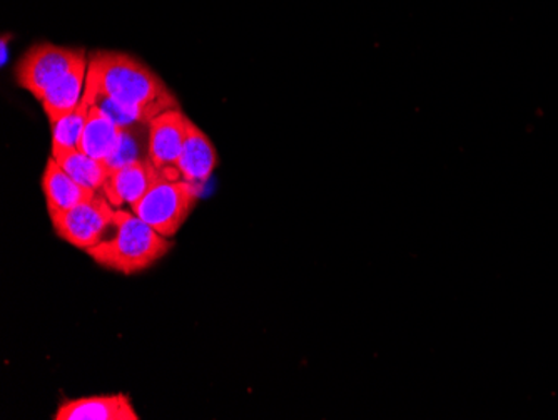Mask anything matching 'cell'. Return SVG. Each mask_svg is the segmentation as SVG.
<instances>
[{"instance_id": "obj_1", "label": "cell", "mask_w": 558, "mask_h": 420, "mask_svg": "<svg viewBox=\"0 0 558 420\" xmlns=\"http://www.w3.org/2000/svg\"><path fill=\"white\" fill-rule=\"evenodd\" d=\"M87 94L106 96L143 124L166 109L180 108L165 81L147 65L122 52L99 51L89 56Z\"/></svg>"}, {"instance_id": "obj_2", "label": "cell", "mask_w": 558, "mask_h": 420, "mask_svg": "<svg viewBox=\"0 0 558 420\" xmlns=\"http://www.w3.org/2000/svg\"><path fill=\"white\" fill-rule=\"evenodd\" d=\"M112 235L87 250L97 265L122 275L141 274L155 265L169 250L172 241L153 230L133 212L116 209Z\"/></svg>"}, {"instance_id": "obj_3", "label": "cell", "mask_w": 558, "mask_h": 420, "mask_svg": "<svg viewBox=\"0 0 558 420\" xmlns=\"http://www.w3.org/2000/svg\"><path fill=\"white\" fill-rule=\"evenodd\" d=\"M197 197L199 188L190 181L159 178L131 212L162 237L172 238L186 224Z\"/></svg>"}, {"instance_id": "obj_4", "label": "cell", "mask_w": 558, "mask_h": 420, "mask_svg": "<svg viewBox=\"0 0 558 420\" xmlns=\"http://www.w3.org/2000/svg\"><path fill=\"white\" fill-rule=\"evenodd\" d=\"M84 49L40 43L29 47L14 68L17 86L33 94L37 101L44 94L64 77L75 62L86 58Z\"/></svg>"}, {"instance_id": "obj_5", "label": "cell", "mask_w": 558, "mask_h": 420, "mask_svg": "<svg viewBox=\"0 0 558 420\" xmlns=\"http://www.w3.org/2000/svg\"><path fill=\"white\" fill-rule=\"evenodd\" d=\"M116 209L105 194L97 193L65 212L52 213L50 224L56 235L80 250H89L105 240L114 221Z\"/></svg>"}, {"instance_id": "obj_6", "label": "cell", "mask_w": 558, "mask_h": 420, "mask_svg": "<svg viewBox=\"0 0 558 420\" xmlns=\"http://www.w3.org/2000/svg\"><path fill=\"white\" fill-rule=\"evenodd\" d=\"M187 119L180 108L166 109L147 124V158L168 180H181L178 161L186 140Z\"/></svg>"}, {"instance_id": "obj_7", "label": "cell", "mask_w": 558, "mask_h": 420, "mask_svg": "<svg viewBox=\"0 0 558 420\" xmlns=\"http://www.w3.org/2000/svg\"><path fill=\"white\" fill-rule=\"evenodd\" d=\"M159 178L162 177L149 158L136 159L130 165L112 169L111 177L100 193L108 197L114 208L124 205L133 208Z\"/></svg>"}, {"instance_id": "obj_8", "label": "cell", "mask_w": 558, "mask_h": 420, "mask_svg": "<svg viewBox=\"0 0 558 420\" xmlns=\"http://www.w3.org/2000/svg\"><path fill=\"white\" fill-rule=\"evenodd\" d=\"M54 420H140L128 394L93 395L65 400L59 406Z\"/></svg>"}, {"instance_id": "obj_9", "label": "cell", "mask_w": 558, "mask_h": 420, "mask_svg": "<svg viewBox=\"0 0 558 420\" xmlns=\"http://www.w3.org/2000/svg\"><path fill=\"white\" fill-rule=\"evenodd\" d=\"M219 158L215 144L206 136L205 131L197 128L191 119H187V133L181 152L178 169L181 180L190 181L199 188L209 180Z\"/></svg>"}, {"instance_id": "obj_10", "label": "cell", "mask_w": 558, "mask_h": 420, "mask_svg": "<svg viewBox=\"0 0 558 420\" xmlns=\"http://www.w3.org/2000/svg\"><path fill=\"white\" fill-rule=\"evenodd\" d=\"M87 68H89V56L75 62L74 68L44 94L39 103L50 127L74 111L83 101Z\"/></svg>"}, {"instance_id": "obj_11", "label": "cell", "mask_w": 558, "mask_h": 420, "mask_svg": "<svg viewBox=\"0 0 558 420\" xmlns=\"http://www.w3.org/2000/svg\"><path fill=\"white\" fill-rule=\"evenodd\" d=\"M40 184H43L49 215L74 208L99 193V191L87 190L83 184L77 183L52 156L47 159Z\"/></svg>"}, {"instance_id": "obj_12", "label": "cell", "mask_w": 558, "mask_h": 420, "mask_svg": "<svg viewBox=\"0 0 558 420\" xmlns=\"http://www.w3.org/2000/svg\"><path fill=\"white\" fill-rule=\"evenodd\" d=\"M122 130L124 128L118 127L111 119L106 118L99 109L89 106L86 127H84L77 149L90 158L106 161L118 146Z\"/></svg>"}, {"instance_id": "obj_13", "label": "cell", "mask_w": 558, "mask_h": 420, "mask_svg": "<svg viewBox=\"0 0 558 420\" xmlns=\"http://www.w3.org/2000/svg\"><path fill=\"white\" fill-rule=\"evenodd\" d=\"M56 159V158H54ZM65 171L74 178L77 183L83 184L87 190L102 191L106 181L111 177V168L108 163L90 158L80 149L65 153L61 158L56 159Z\"/></svg>"}, {"instance_id": "obj_14", "label": "cell", "mask_w": 558, "mask_h": 420, "mask_svg": "<svg viewBox=\"0 0 558 420\" xmlns=\"http://www.w3.org/2000/svg\"><path fill=\"white\" fill-rule=\"evenodd\" d=\"M87 115H89V105L81 101V105L69 112L64 118L59 119L50 127L52 133V143H50V156L61 158L65 153L74 152L80 147L81 136H83L84 127H86Z\"/></svg>"}, {"instance_id": "obj_15", "label": "cell", "mask_w": 558, "mask_h": 420, "mask_svg": "<svg viewBox=\"0 0 558 420\" xmlns=\"http://www.w3.org/2000/svg\"><path fill=\"white\" fill-rule=\"evenodd\" d=\"M141 127H143V124H141ZM134 128L136 127L124 128V130H122L118 146H116L112 155L106 159L111 171L112 169L119 168V166L130 165V163L136 161V159H143L140 156V144H137L136 136L133 134Z\"/></svg>"}, {"instance_id": "obj_16", "label": "cell", "mask_w": 558, "mask_h": 420, "mask_svg": "<svg viewBox=\"0 0 558 420\" xmlns=\"http://www.w3.org/2000/svg\"><path fill=\"white\" fill-rule=\"evenodd\" d=\"M8 62V37H2V64Z\"/></svg>"}]
</instances>
